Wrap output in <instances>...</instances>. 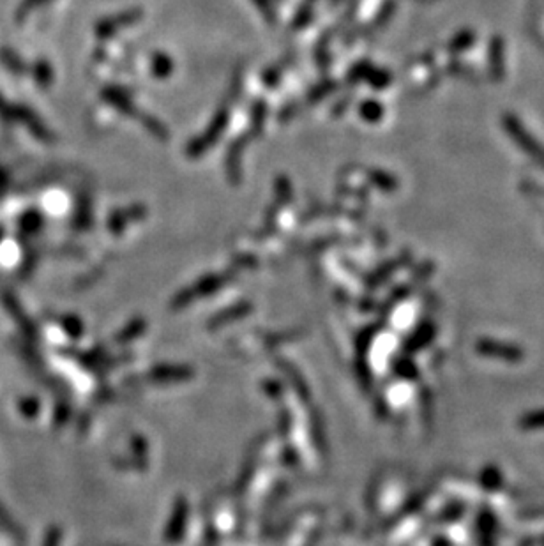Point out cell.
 <instances>
[{"label":"cell","mask_w":544,"mask_h":546,"mask_svg":"<svg viewBox=\"0 0 544 546\" xmlns=\"http://www.w3.org/2000/svg\"><path fill=\"white\" fill-rule=\"evenodd\" d=\"M502 122H504V129L509 133V137L516 142L518 147H521L541 168H544V147L539 142L534 140V137L527 131V128H523L520 119L516 115H512V113H505Z\"/></svg>","instance_id":"cell-1"},{"label":"cell","mask_w":544,"mask_h":546,"mask_svg":"<svg viewBox=\"0 0 544 546\" xmlns=\"http://www.w3.org/2000/svg\"><path fill=\"white\" fill-rule=\"evenodd\" d=\"M226 121H229V110L221 108L220 112H217L216 119L213 121V124L208 126V129L205 131L204 137L189 144L188 156H191V157L202 156V154H204L205 150H207L208 147H211V145L217 140V137H220L221 133H223L224 126H226Z\"/></svg>","instance_id":"cell-2"},{"label":"cell","mask_w":544,"mask_h":546,"mask_svg":"<svg viewBox=\"0 0 544 546\" xmlns=\"http://www.w3.org/2000/svg\"><path fill=\"white\" fill-rule=\"evenodd\" d=\"M477 352L489 355V358L511 359V361L521 358V352L518 349H514V347L504 345V343L488 342V340H483V342L477 343Z\"/></svg>","instance_id":"cell-3"},{"label":"cell","mask_w":544,"mask_h":546,"mask_svg":"<svg viewBox=\"0 0 544 546\" xmlns=\"http://www.w3.org/2000/svg\"><path fill=\"white\" fill-rule=\"evenodd\" d=\"M138 18H140V12L138 11H131V12H126V14H119V17L108 18V20L101 21V23L97 25L96 32L99 37H108L112 36L113 32H117L119 28L133 23V21L138 20Z\"/></svg>","instance_id":"cell-4"},{"label":"cell","mask_w":544,"mask_h":546,"mask_svg":"<svg viewBox=\"0 0 544 546\" xmlns=\"http://www.w3.org/2000/svg\"><path fill=\"white\" fill-rule=\"evenodd\" d=\"M489 72L495 80L504 77V43L501 37H493L489 44Z\"/></svg>","instance_id":"cell-5"},{"label":"cell","mask_w":544,"mask_h":546,"mask_svg":"<svg viewBox=\"0 0 544 546\" xmlns=\"http://www.w3.org/2000/svg\"><path fill=\"white\" fill-rule=\"evenodd\" d=\"M246 142H248V137H240L235 144L230 147L229 157H226V168H229L230 179L233 182H239L240 179V156H242V149H244Z\"/></svg>","instance_id":"cell-6"},{"label":"cell","mask_w":544,"mask_h":546,"mask_svg":"<svg viewBox=\"0 0 544 546\" xmlns=\"http://www.w3.org/2000/svg\"><path fill=\"white\" fill-rule=\"evenodd\" d=\"M104 99L110 101L112 105H117L119 106L122 112L126 113H135V106L131 105V99H129V96H126L124 92H120L119 88H110V90H106L104 92Z\"/></svg>","instance_id":"cell-7"},{"label":"cell","mask_w":544,"mask_h":546,"mask_svg":"<svg viewBox=\"0 0 544 546\" xmlns=\"http://www.w3.org/2000/svg\"><path fill=\"white\" fill-rule=\"evenodd\" d=\"M359 113H360V117L365 119V121L378 122L382 119V115H384V106H382L378 101L369 99V101H365V103L360 105Z\"/></svg>","instance_id":"cell-8"},{"label":"cell","mask_w":544,"mask_h":546,"mask_svg":"<svg viewBox=\"0 0 544 546\" xmlns=\"http://www.w3.org/2000/svg\"><path fill=\"white\" fill-rule=\"evenodd\" d=\"M474 43H476V34H474L472 30H461V32L449 43V50L454 53H460L470 48Z\"/></svg>","instance_id":"cell-9"},{"label":"cell","mask_w":544,"mask_h":546,"mask_svg":"<svg viewBox=\"0 0 544 546\" xmlns=\"http://www.w3.org/2000/svg\"><path fill=\"white\" fill-rule=\"evenodd\" d=\"M366 80L369 85H373L375 88H384L391 84V75L387 71H378V69H369V72L366 75Z\"/></svg>","instance_id":"cell-10"},{"label":"cell","mask_w":544,"mask_h":546,"mask_svg":"<svg viewBox=\"0 0 544 546\" xmlns=\"http://www.w3.org/2000/svg\"><path fill=\"white\" fill-rule=\"evenodd\" d=\"M369 177H371V181L375 182L376 186H380L382 189H396L398 186L394 177H391L385 172H380V170H371V172H369Z\"/></svg>","instance_id":"cell-11"},{"label":"cell","mask_w":544,"mask_h":546,"mask_svg":"<svg viewBox=\"0 0 544 546\" xmlns=\"http://www.w3.org/2000/svg\"><path fill=\"white\" fill-rule=\"evenodd\" d=\"M172 61H170L168 57L163 55V53H159L157 57H154L153 61V69H154V75H157V77H166V75H170V71H172Z\"/></svg>","instance_id":"cell-12"},{"label":"cell","mask_w":544,"mask_h":546,"mask_svg":"<svg viewBox=\"0 0 544 546\" xmlns=\"http://www.w3.org/2000/svg\"><path fill=\"white\" fill-rule=\"evenodd\" d=\"M521 426H523V428H528V430H532V428H544V410L525 416V418L521 419Z\"/></svg>","instance_id":"cell-13"},{"label":"cell","mask_w":544,"mask_h":546,"mask_svg":"<svg viewBox=\"0 0 544 546\" xmlns=\"http://www.w3.org/2000/svg\"><path fill=\"white\" fill-rule=\"evenodd\" d=\"M145 126H147L148 131L153 133L154 137L159 138V140H166V137H168V131H166V129H164L163 126L156 121V119L145 117Z\"/></svg>","instance_id":"cell-14"},{"label":"cell","mask_w":544,"mask_h":546,"mask_svg":"<svg viewBox=\"0 0 544 546\" xmlns=\"http://www.w3.org/2000/svg\"><path fill=\"white\" fill-rule=\"evenodd\" d=\"M334 88V84L332 81H325V84L318 85V87H315L311 90V94H309V101H318L322 99V97L325 96V94H329Z\"/></svg>","instance_id":"cell-15"}]
</instances>
